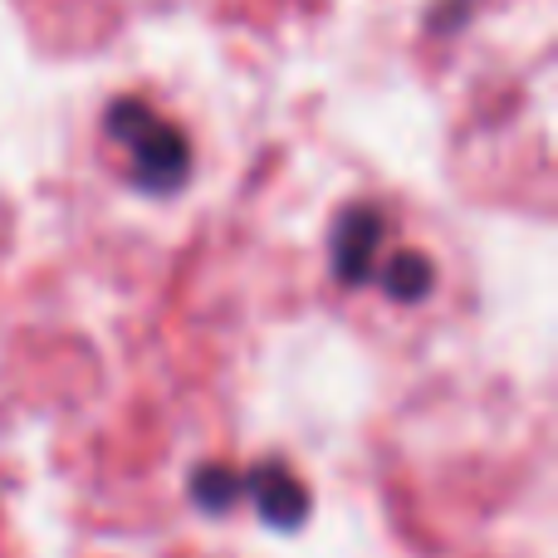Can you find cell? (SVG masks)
I'll return each instance as SVG.
<instances>
[{"instance_id":"cell-1","label":"cell","mask_w":558,"mask_h":558,"mask_svg":"<svg viewBox=\"0 0 558 558\" xmlns=\"http://www.w3.org/2000/svg\"><path fill=\"white\" fill-rule=\"evenodd\" d=\"M333 270L348 284H383L402 304H422L436 284V265L422 251L392 241V226L373 206H353L333 235Z\"/></svg>"},{"instance_id":"cell-2","label":"cell","mask_w":558,"mask_h":558,"mask_svg":"<svg viewBox=\"0 0 558 558\" xmlns=\"http://www.w3.org/2000/svg\"><path fill=\"white\" fill-rule=\"evenodd\" d=\"M108 143L123 157L128 182L147 192H177L192 172V143L172 118L153 113L143 98H118L108 108Z\"/></svg>"}]
</instances>
